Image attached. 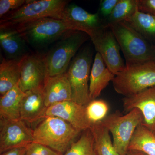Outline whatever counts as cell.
I'll return each instance as SVG.
<instances>
[{
  "instance_id": "obj_7",
  "label": "cell",
  "mask_w": 155,
  "mask_h": 155,
  "mask_svg": "<svg viewBox=\"0 0 155 155\" xmlns=\"http://www.w3.org/2000/svg\"><path fill=\"white\" fill-rule=\"evenodd\" d=\"M143 122L141 112L134 109L125 115L111 114L100 123L112 134L114 146L119 155H126L134 134Z\"/></svg>"
},
{
  "instance_id": "obj_11",
  "label": "cell",
  "mask_w": 155,
  "mask_h": 155,
  "mask_svg": "<svg viewBox=\"0 0 155 155\" xmlns=\"http://www.w3.org/2000/svg\"><path fill=\"white\" fill-rule=\"evenodd\" d=\"M33 142V130L21 119H0V153L19 147H26Z\"/></svg>"
},
{
  "instance_id": "obj_29",
  "label": "cell",
  "mask_w": 155,
  "mask_h": 155,
  "mask_svg": "<svg viewBox=\"0 0 155 155\" xmlns=\"http://www.w3.org/2000/svg\"><path fill=\"white\" fill-rule=\"evenodd\" d=\"M118 1L119 0H103L100 2L98 14L104 25L105 22L110 16Z\"/></svg>"
},
{
  "instance_id": "obj_16",
  "label": "cell",
  "mask_w": 155,
  "mask_h": 155,
  "mask_svg": "<svg viewBox=\"0 0 155 155\" xmlns=\"http://www.w3.org/2000/svg\"><path fill=\"white\" fill-rule=\"evenodd\" d=\"M44 92L45 104L47 108L57 103L72 101V90L66 72L48 78Z\"/></svg>"
},
{
  "instance_id": "obj_10",
  "label": "cell",
  "mask_w": 155,
  "mask_h": 155,
  "mask_svg": "<svg viewBox=\"0 0 155 155\" xmlns=\"http://www.w3.org/2000/svg\"><path fill=\"white\" fill-rule=\"evenodd\" d=\"M95 48L109 69L115 75L125 68L121 50L114 34L109 27L104 26L90 36Z\"/></svg>"
},
{
  "instance_id": "obj_13",
  "label": "cell",
  "mask_w": 155,
  "mask_h": 155,
  "mask_svg": "<svg viewBox=\"0 0 155 155\" xmlns=\"http://www.w3.org/2000/svg\"><path fill=\"white\" fill-rule=\"evenodd\" d=\"M123 106L126 113L134 109H138L143 116L142 124L155 133V86L137 94L125 97Z\"/></svg>"
},
{
  "instance_id": "obj_1",
  "label": "cell",
  "mask_w": 155,
  "mask_h": 155,
  "mask_svg": "<svg viewBox=\"0 0 155 155\" xmlns=\"http://www.w3.org/2000/svg\"><path fill=\"white\" fill-rule=\"evenodd\" d=\"M112 31L125 60V66L155 60V45L126 22L107 25Z\"/></svg>"
},
{
  "instance_id": "obj_3",
  "label": "cell",
  "mask_w": 155,
  "mask_h": 155,
  "mask_svg": "<svg viewBox=\"0 0 155 155\" xmlns=\"http://www.w3.org/2000/svg\"><path fill=\"white\" fill-rule=\"evenodd\" d=\"M67 3L64 0H29L18 10L1 18V28H11L42 18L61 19Z\"/></svg>"
},
{
  "instance_id": "obj_15",
  "label": "cell",
  "mask_w": 155,
  "mask_h": 155,
  "mask_svg": "<svg viewBox=\"0 0 155 155\" xmlns=\"http://www.w3.org/2000/svg\"><path fill=\"white\" fill-rule=\"evenodd\" d=\"M25 93L20 107V119L28 125H32L45 118L47 107L45 104L44 89Z\"/></svg>"
},
{
  "instance_id": "obj_24",
  "label": "cell",
  "mask_w": 155,
  "mask_h": 155,
  "mask_svg": "<svg viewBox=\"0 0 155 155\" xmlns=\"http://www.w3.org/2000/svg\"><path fill=\"white\" fill-rule=\"evenodd\" d=\"M138 0H119L110 16L105 22V26L126 22L138 8Z\"/></svg>"
},
{
  "instance_id": "obj_27",
  "label": "cell",
  "mask_w": 155,
  "mask_h": 155,
  "mask_svg": "<svg viewBox=\"0 0 155 155\" xmlns=\"http://www.w3.org/2000/svg\"><path fill=\"white\" fill-rule=\"evenodd\" d=\"M29 0H1L0 1V17L18 10L27 4Z\"/></svg>"
},
{
  "instance_id": "obj_33",
  "label": "cell",
  "mask_w": 155,
  "mask_h": 155,
  "mask_svg": "<svg viewBox=\"0 0 155 155\" xmlns=\"http://www.w3.org/2000/svg\"></svg>"
},
{
  "instance_id": "obj_4",
  "label": "cell",
  "mask_w": 155,
  "mask_h": 155,
  "mask_svg": "<svg viewBox=\"0 0 155 155\" xmlns=\"http://www.w3.org/2000/svg\"><path fill=\"white\" fill-rule=\"evenodd\" d=\"M10 28L17 30L26 43L35 46L44 45L70 31H78L69 22L53 18H42Z\"/></svg>"
},
{
  "instance_id": "obj_21",
  "label": "cell",
  "mask_w": 155,
  "mask_h": 155,
  "mask_svg": "<svg viewBox=\"0 0 155 155\" xmlns=\"http://www.w3.org/2000/svg\"><path fill=\"white\" fill-rule=\"evenodd\" d=\"M128 150L139 151L147 155H155V133L140 124L134 134Z\"/></svg>"
},
{
  "instance_id": "obj_22",
  "label": "cell",
  "mask_w": 155,
  "mask_h": 155,
  "mask_svg": "<svg viewBox=\"0 0 155 155\" xmlns=\"http://www.w3.org/2000/svg\"><path fill=\"white\" fill-rule=\"evenodd\" d=\"M126 22L155 45V16L139 11L138 8Z\"/></svg>"
},
{
  "instance_id": "obj_25",
  "label": "cell",
  "mask_w": 155,
  "mask_h": 155,
  "mask_svg": "<svg viewBox=\"0 0 155 155\" xmlns=\"http://www.w3.org/2000/svg\"><path fill=\"white\" fill-rule=\"evenodd\" d=\"M64 155H97L90 129L84 131L79 139L72 143Z\"/></svg>"
},
{
  "instance_id": "obj_8",
  "label": "cell",
  "mask_w": 155,
  "mask_h": 155,
  "mask_svg": "<svg viewBox=\"0 0 155 155\" xmlns=\"http://www.w3.org/2000/svg\"><path fill=\"white\" fill-rule=\"evenodd\" d=\"M88 36L84 32L75 31L64 35L45 55L49 77L67 72L74 56L86 41Z\"/></svg>"
},
{
  "instance_id": "obj_19",
  "label": "cell",
  "mask_w": 155,
  "mask_h": 155,
  "mask_svg": "<svg viewBox=\"0 0 155 155\" xmlns=\"http://www.w3.org/2000/svg\"><path fill=\"white\" fill-rule=\"evenodd\" d=\"M25 92L17 85L1 96L0 118L7 120H18L20 119V107Z\"/></svg>"
},
{
  "instance_id": "obj_31",
  "label": "cell",
  "mask_w": 155,
  "mask_h": 155,
  "mask_svg": "<svg viewBox=\"0 0 155 155\" xmlns=\"http://www.w3.org/2000/svg\"><path fill=\"white\" fill-rule=\"evenodd\" d=\"M26 147H19L8 150L1 155H25Z\"/></svg>"
},
{
  "instance_id": "obj_14",
  "label": "cell",
  "mask_w": 155,
  "mask_h": 155,
  "mask_svg": "<svg viewBox=\"0 0 155 155\" xmlns=\"http://www.w3.org/2000/svg\"><path fill=\"white\" fill-rule=\"evenodd\" d=\"M61 19L71 23L78 31L87 34L89 37L98 29L105 26L98 13H89L75 4L66 6Z\"/></svg>"
},
{
  "instance_id": "obj_30",
  "label": "cell",
  "mask_w": 155,
  "mask_h": 155,
  "mask_svg": "<svg viewBox=\"0 0 155 155\" xmlns=\"http://www.w3.org/2000/svg\"><path fill=\"white\" fill-rule=\"evenodd\" d=\"M139 11L155 16V0H138Z\"/></svg>"
},
{
  "instance_id": "obj_5",
  "label": "cell",
  "mask_w": 155,
  "mask_h": 155,
  "mask_svg": "<svg viewBox=\"0 0 155 155\" xmlns=\"http://www.w3.org/2000/svg\"><path fill=\"white\" fill-rule=\"evenodd\" d=\"M115 91L125 97L155 86V61L125 66L112 81Z\"/></svg>"
},
{
  "instance_id": "obj_23",
  "label": "cell",
  "mask_w": 155,
  "mask_h": 155,
  "mask_svg": "<svg viewBox=\"0 0 155 155\" xmlns=\"http://www.w3.org/2000/svg\"><path fill=\"white\" fill-rule=\"evenodd\" d=\"M90 129L94 140L97 155H119L111 140L110 132L100 122L92 125Z\"/></svg>"
},
{
  "instance_id": "obj_17",
  "label": "cell",
  "mask_w": 155,
  "mask_h": 155,
  "mask_svg": "<svg viewBox=\"0 0 155 155\" xmlns=\"http://www.w3.org/2000/svg\"><path fill=\"white\" fill-rule=\"evenodd\" d=\"M115 75L109 68L99 53L96 54L92 65L89 79V96L95 100L102 91L113 81Z\"/></svg>"
},
{
  "instance_id": "obj_2",
  "label": "cell",
  "mask_w": 155,
  "mask_h": 155,
  "mask_svg": "<svg viewBox=\"0 0 155 155\" xmlns=\"http://www.w3.org/2000/svg\"><path fill=\"white\" fill-rule=\"evenodd\" d=\"M79 133L65 120L55 116H48L33 129V142L64 155Z\"/></svg>"
},
{
  "instance_id": "obj_18",
  "label": "cell",
  "mask_w": 155,
  "mask_h": 155,
  "mask_svg": "<svg viewBox=\"0 0 155 155\" xmlns=\"http://www.w3.org/2000/svg\"><path fill=\"white\" fill-rule=\"evenodd\" d=\"M26 43L14 28H1L0 44L8 59L20 61L27 55Z\"/></svg>"
},
{
  "instance_id": "obj_32",
  "label": "cell",
  "mask_w": 155,
  "mask_h": 155,
  "mask_svg": "<svg viewBox=\"0 0 155 155\" xmlns=\"http://www.w3.org/2000/svg\"><path fill=\"white\" fill-rule=\"evenodd\" d=\"M126 155H147L144 153L137 150H128Z\"/></svg>"
},
{
  "instance_id": "obj_12",
  "label": "cell",
  "mask_w": 155,
  "mask_h": 155,
  "mask_svg": "<svg viewBox=\"0 0 155 155\" xmlns=\"http://www.w3.org/2000/svg\"><path fill=\"white\" fill-rule=\"evenodd\" d=\"M55 116L65 120L81 132L90 129L85 107L72 101L57 103L47 108L45 117Z\"/></svg>"
},
{
  "instance_id": "obj_20",
  "label": "cell",
  "mask_w": 155,
  "mask_h": 155,
  "mask_svg": "<svg viewBox=\"0 0 155 155\" xmlns=\"http://www.w3.org/2000/svg\"><path fill=\"white\" fill-rule=\"evenodd\" d=\"M20 76L19 61L3 59L0 64L1 96L17 85Z\"/></svg>"
},
{
  "instance_id": "obj_6",
  "label": "cell",
  "mask_w": 155,
  "mask_h": 155,
  "mask_svg": "<svg viewBox=\"0 0 155 155\" xmlns=\"http://www.w3.org/2000/svg\"><path fill=\"white\" fill-rule=\"evenodd\" d=\"M92 58L91 48H84L72 59L66 72L72 90V101L84 107L91 101L88 82Z\"/></svg>"
},
{
  "instance_id": "obj_26",
  "label": "cell",
  "mask_w": 155,
  "mask_h": 155,
  "mask_svg": "<svg viewBox=\"0 0 155 155\" xmlns=\"http://www.w3.org/2000/svg\"><path fill=\"white\" fill-rule=\"evenodd\" d=\"M87 116L91 125L102 122L107 116L109 107L103 100H92L85 107Z\"/></svg>"
},
{
  "instance_id": "obj_28",
  "label": "cell",
  "mask_w": 155,
  "mask_h": 155,
  "mask_svg": "<svg viewBox=\"0 0 155 155\" xmlns=\"http://www.w3.org/2000/svg\"><path fill=\"white\" fill-rule=\"evenodd\" d=\"M25 155H64L48 147L37 143H30L26 147Z\"/></svg>"
},
{
  "instance_id": "obj_9",
  "label": "cell",
  "mask_w": 155,
  "mask_h": 155,
  "mask_svg": "<svg viewBox=\"0 0 155 155\" xmlns=\"http://www.w3.org/2000/svg\"><path fill=\"white\" fill-rule=\"evenodd\" d=\"M19 66L18 84L22 91L44 88L49 77L45 55L27 54L19 61Z\"/></svg>"
}]
</instances>
